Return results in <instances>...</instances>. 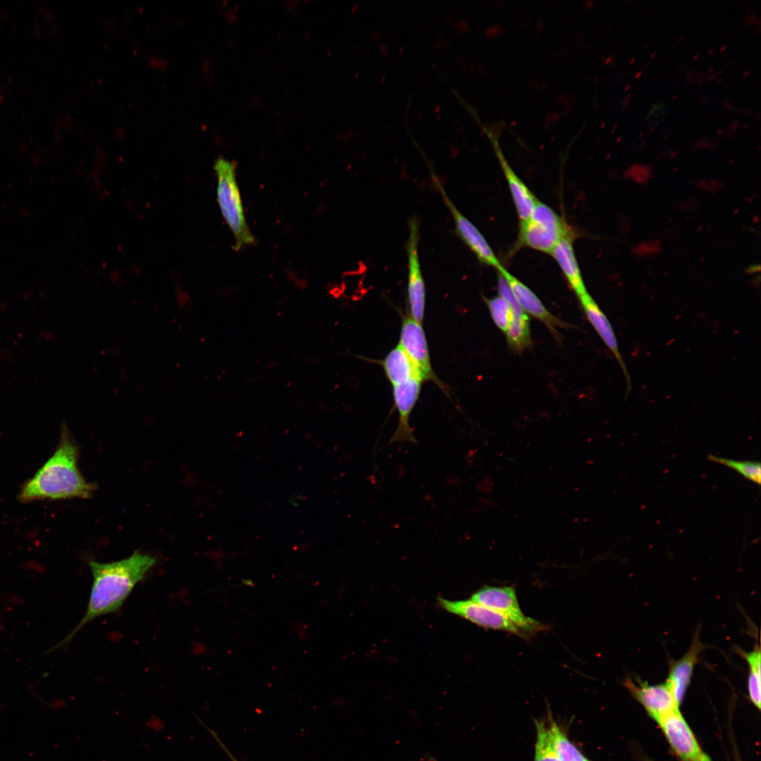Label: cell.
<instances>
[{"label":"cell","instance_id":"cell-30","mask_svg":"<svg viewBox=\"0 0 761 761\" xmlns=\"http://www.w3.org/2000/svg\"><path fill=\"white\" fill-rule=\"evenodd\" d=\"M655 55H656V52L652 53L651 56H650V58H653L655 56Z\"/></svg>","mask_w":761,"mask_h":761},{"label":"cell","instance_id":"cell-23","mask_svg":"<svg viewBox=\"0 0 761 761\" xmlns=\"http://www.w3.org/2000/svg\"><path fill=\"white\" fill-rule=\"evenodd\" d=\"M487 307L495 326L506 333L513 320V311L509 302L498 295L485 299Z\"/></svg>","mask_w":761,"mask_h":761},{"label":"cell","instance_id":"cell-2","mask_svg":"<svg viewBox=\"0 0 761 761\" xmlns=\"http://www.w3.org/2000/svg\"><path fill=\"white\" fill-rule=\"evenodd\" d=\"M78 449L66 424L61 428L59 442L54 454L18 494L22 502L41 500L89 498L96 485L85 481L78 468Z\"/></svg>","mask_w":761,"mask_h":761},{"label":"cell","instance_id":"cell-38","mask_svg":"<svg viewBox=\"0 0 761 761\" xmlns=\"http://www.w3.org/2000/svg\"><path fill=\"white\" fill-rule=\"evenodd\" d=\"M722 71H723V69H722V68H721V69H720V70H719V72H718V74H720V73H721V72H722Z\"/></svg>","mask_w":761,"mask_h":761},{"label":"cell","instance_id":"cell-32","mask_svg":"<svg viewBox=\"0 0 761 761\" xmlns=\"http://www.w3.org/2000/svg\"><path fill=\"white\" fill-rule=\"evenodd\" d=\"M712 52H713V49H710V51H708V55H710V54H712Z\"/></svg>","mask_w":761,"mask_h":761},{"label":"cell","instance_id":"cell-19","mask_svg":"<svg viewBox=\"0 0 761 761\" xmlns=\"http://www.w3.org/2000/svg\"><path fill=\"white\" fill-rule=\"evenodd\" d=\"M513 316V320L505 334L511 348L521 352L529 347L531 344L529 318L526 313Z\"/></svg>","mask_w":761,"mask_h":761},{"label":"cell","instance_id":"cell-26","mask_svg":"<svg viewBox=\"0 0 761 761\" xmlns=\"http://www.w3.org/2000/svg\"><path fill=\"white\" fill-rule=\"evenodd\" d=\"M641 72L640 71L636 74V79H638L641 76Z\"/></svg>","mask_w":761,"mask_h":761},{"label":"cell","instance_id":"cell-8","mask_svg":"<svg viewBox=\"0 0 761 761\" xmlns=\"http://www.w3.org/2000/svg\"><path fill=\"white\" fill-rule=\"evenodd\" d=\"M408 355L422 380H433L442 385L431 365L426 333L420 323L409 315L402 321L398 343Z\"/></svg>","mask_w":761,"mask_h":761},{"label":"cell","instance_id":"cell-40","mask_svg":"<svg viewBox=\"0 0 761 761\" xmlns=\"http://www.w3.org/2000/svg\"><path fill=\"white\" fill-rule=\"evenodd\" d=\"M648 44H645V45L644 47H643V49H645V48H646V47H648Z\"/></svg>","mask_w":761,"mask_h":761},{"label":"cell","instance_id":"cell-28","mask_svg":"<svg viewBox=\"0 0 761 761\" xmlns=\"http://www.w3.org/2000/svg\"><path fill=\"white\" fill-rule=\"evenodd\" d=\"M748 74H749V70H747V71H745V72L744 73V74H743V76H744V77H746L747 75H748Z\"/></svg>","mask_w":761,"mask_h":761},{"label":"cell","instance_id":"cell-4","mask_svg":"<svg viewBox=\"0 0 761 761\" xmlns=\"http://www.w3.org/2000/svg\"><path fill=\"white\" fill-rule=\"evenodd\" d=\"M570 233L564 220L552 209L538 201L530 218L520 223L519 245L550 254L559 240Z\"/></svg>","mask_w":761,"mask_h":761},{"label":"cell","instance_id":"cell-13","mask_svg":"<svg viewBox=\"0 0 761 761\" xmlns=\"http://www.w3.org/2000/svg\"><path fill=\"white\" fill-rule=\"evenodd\" d=\"M505 278L516 300L525 311L543 322L552 331L569 325L553 316L536 295L525 284L512 275L502 265L497 268Z\"/></svg>","mask_w":761,"mask_h":761},{"label":"cell","instance_id":"cell-39","mask_svg":"<svg viewBox=\"0 0 761 761\" xmlns=\"http://www.w3.org/2000/svg\"><path fill=\"white\" fill-rule=\"evenodd\" d=\"M722 132V129H720L719 131L718 132V135H719Z\"/></svg>","mask_w":761,"mask_h":761},{"label":"cell","instance_id":"cell-20","mask_svg":"<svg viewBox=\"0 0 761 761\" xmlns=\"http://www.w3.org/2000/svg\"><path fill=\"white\" fill-rule=\"evenodd\" d=\"M548 728L560 761H590L569 740L555 722L552 721Z\"/></svg>","mask_w":761,"mask_h":761},{"label":"cell","instance_id":"cell-34","mask_svg":"<svg viewBox=\"0 0 761 761\" xmlns=\"http://www.w3.org/2000/svg\"><path fill=\"white\" fill-rule=\"evenodd\" d=\"M676 99H677V95H674V97L672 98V101H674Z\"/></svg>","mask_w":761,"mask_h":761},{"label":"cell","instance_id":"cell-36","mask_svg":"<svg viewBox=\"0 0 761 761\" xmlns=\"http://www.w3.org/2000/svg\"><path fill=\"white\" fill-rule=\"evenodd\" d=\"M629 87H630V85H628V86H627V87H626L625 88V91H627V90H628V89H629Z\"/></svg>","mask_w":761,"mask_h":761},{"label":"cell","instance_id":"cell-24","mask_svg":"<svg viewBox=\"0 0 761 761\" xmlns=\"http://www.w3.org/2000/svg\"><path fill=\"white\" fill-rule=\"evenodd\" d=\"M737 654L741 655L747 662L749 667L748 684L758 686L761 683V653L759 645L755 644L753 649L746 652L740 648H736Z\"/></svg>","mask_w":761,"mask_h":761},{"label":"cell","instance_id":"cell-17","mask_svg":"<svg viewBox=\"0 0 761 761\" xmlns=\"http://www.w3.org/2000/svg\"><path fill=\"white\" fill-rule=\"evenodd\" d=\"M495 148L520 223L524 222L530 218L538 200L507 163L497 145H495Z\"/></svg>","mask_w":761,"mask_h":761},{"label":"cell","instance_id":"cell-29","mask_svg":"<svg viewBox=\"0 0 761 761\" xmlns=\"http://www.w3.org/2000/svg\"><path fill=\"white\" fill-rule=\"evenodd\" d=\"M698 58V54L695 55L694 57L693 58V61H695Z\"/></svg>","mask_w":761,"mask_h":761},{"label":"cell","instance_id":"cell-7","mask_svg":"<svg viewBox=\"0 0 761 761\" xmlns=\"http://www.w3.org/2000/svg\"><path fill=\"white\" fill-rule=\"evenodd\" d=\"M431 177L434 185L452 216L458 237L480 262L496 269L501 266V263L480 230L454 205L438 178L435 175H432Z\"/></svg>","mask_w":761,"mask_h":761},{"label":"cell","instance_id":"cell-18","mask_svg":"<svg viewBox=\"0 0 761 761\" xmlns=\"http://www.w3.org/2000/svg\"><path fill=\"white\" fill-rule=\"evenodd\" d=\"M380 364L392 386L401 385L415 378L423 380L415 366L399 344L386 354L380 361Z\"/></svg>","mask_w":761,"mask_h":761},{"label":"cell","instance_id":"cell-44","mask_svg":"<svg viewBox=\"0 0 761 761\" xmlns=\"http://www.w3.org/2000/svg\"><path fill=\"white\" fill-rule=\"evenodd\" d=\"M642 135H643V132H641L638 137H641Z\"/></svg>","mask_w":761,"mask_h":761},{"label":"cell","instance_id":"cell-1","mask_svg":"<svg viewBox=\"0 0 761 761\" xmlns=\"http://www.w3.org/2000/svg\"><path fill=\"white\" fill-rule=\"evenodd\" d=\"M155 562L154 557L138 551L116 562L90 561L93 579L86 612L75 628L47 653L67 645L83 626L94 619L117 611Z\"/></svg>","mask_w":761,"mask_h":761},{"label":"cell","instance_id":"cell-42","mask_svg":"<svg viewBox=\"0 0 761 761\" xmlns=\"http://www.w3.org/2000/svg\"><path fill=\"white\" fill-rule=\"evenodd\" d=\"M748 126V124H746L745 126H743V128L745 129Z\"/></svg>","mask_w":761,"mask_h":761},{"label":"cell","instance_id":"cell-37","mask_svg":"<svg viewBox=\"0 0 761 761\" xmlns=\"http://www.w3.org/2000/svg\"><path fill=\"white\" fill-rule=\"evenodd\" d=\"M721 82H722V78H720V79H719V80H718L717 83L719 84V83H720Z\"/></svg>","mask_w":761,"mask_h":761},{"label":"cell","instance_id":"cell-11","mask_svg":"<svg viewBox=\"0 0 761 761\" xmlns=\"http://www.w3.org/2000/svg\"><path fill=\"white\" fill-rule=\"evenodd\" d=\"M423 380L412 378L399 385L392 386V396L398 413V424L389 444L409 443L418 444L409 423L411 414L415 407L421 389Z\"/></svg>","mask_w":761,"mask_h":761},{"label":"cell","instance_id":"cell-9","mask_svg":"<svg viewBox=\"0 0 761 761\" xmlns=\"http://www.w3.org/2000/svg\"><path fill=\"white\" fill-rule=\"evenodd\" d=\"M657 723L673 750L683 761H711L700 747L679 710L662 717Z\"/></svg>","mask_w":761,"mask_h":761},{"label":"cell","instance_id":"cell-15","mask_svg":"<svg viewBox=\"0 0 761 761\" xmlns=\"http://www.w3.org/2000/svg\"><path fill=\"white\" fill-rule=\"evenodd\" d=\"M704 648L698 636L696 635L687 652L681 658L669 661V672L665 683L679 705L683 699L691 682L694 667L698 662L699 655Z\"/></svg>","mask_w":761,"mask_h":761},{"label":"cell","instance_id":"cell-21","mask_svg":"<svg viewBox=\"0 0 761 761\" xmlns=\"http://www.w3.org/2000/svg\"><path fill=\"white\" fill-rule=\"evenodd\" d=\"M534 761H560L548 727L536 721Z\"/></svg>","mask_w":761,"mask_h":761},{"label":"cell","instance_id":"cell-16","mask_svg":"<svg viewBox=\"0 0 761 761\" xmlns=\"http://www.w3.org/2000/svg\"><path fill=\"white\" fill-rule=\"evenodd\" d=\"M572 234L561 238L551 252L565 278L577 297L587 292L573 248Z\"/></svg>","mask_w":761,"mask_h":761},{"label":"cell","instance_id":"cell-3","mask_svg":"<svg viewBox=\"0 0 761 761\" xmlns=\"http://www.w3.org/2000/svg\"><path fill=\"white\" fill-rule=\"evenodd\" d=\"M218 178L217 201L221 212L235 237V248L240 249L252 244L254 237L247 225L234 164L223 157L216 160Z\"/></svg>","mask_w":761,"mask_h":761},{"label":"cell","instance_id":"cell-33","mask_svg":"<svg viewBox=\"0 0 761 761\" xmlns=\"http://www.w3.org/2000/svg\"><path fill=\"white\" fill-rule=\"evenodd\" d=\"M712 70H713V67H711L710 68H709V70H708V73H710V72H712Z\"/></svg>","mask_w":761,"mask_h":761},{"label":"cell","instance_id":"cell-27","mask_svg":"<svg viewBox=\"0 0 761 761\" xmlns=\"http://www.w3.org/2000/svg\"><path fill=\"white\" fill-rule=\"evenodd\" d=\"M725 48H726V45H724V46H723L722 47H721V49H720V51H721V52L724 51V50L725 49Z\"/></svg>","mask_w":761,"mask_h":761},{"label":"cell","instance_id":"cell-43","mask_svg":"<svg viewBox=\"0 0 761 761\" xmlns=\"http://www.w3.org/2000/svg\"><path fill=\"white\" fill-rule=\"evenodd\" d=\"M654 130H655V128H652V129L650 130V133H651V132H652V131H653Z\"/></svg>","mask_w":761,"mask_h":761},{"label":"cell","instance_id":"cell-25","mask_svg":"<svg viewBox=\"0 0 761 761\" xmlns=\"http://www.w3.org/2000/svg\"><path fill=\"white\" fill-rule=\"evenodd\" d=\"M198 719H199V718H198ZM199 722H201V723H202V724H203V725H204V726H205V728H206V729L208 730V731H209V732H210V734H211L212 735V736H213V737H214V738H215V740H216V741H217V743H218V745H220V747H221V748L223 749V751H224V752H225V753H226V755H228V757H229V758L230 759V760H231V761H239V760H237V758H236V757H235V756H234V755H233V754H232V753H230V750H228V748L226 747V745H225L224 744V743H223V741H221V738H219V736H218L217 735V734L216 733V731H214V730L211 729H210V728H209V727H208V726H207L206 725H205V724H204V723H202V721H201V719H199Z\"/></svg>","mask_w":761,"mask_h":761},{"label":"cell","instance_id":"cell-10","mask_svg":"<svg viewBox=\"0 0 761 761\" xmlns=\"http://www.w3.org/2000/svg\"><path fill=\"white\" fill-rule=\"evenodd\" d=\"M438 602L446 611L462 617L478 626L505 631L525 638L521 631L504 617L471 599L450 600L439 598Z\"/></svg>","mask_w":761,"mask_h":761},{"label":"cell","instance_id":"cell-6","mask_svg":"<svg viewBox=\"0 0 761 761\" xmlns=\"http://www.w3.org/2000/svg\"><path fill=\"white\" fill-rule=\"evenodd\" d=\"M419 221L415 216L408 222L409 235L406 242L407 256V304L409 315L423 323L426 307V286L419 255Z\"/></svg>","mask_w":761,"mask_h":761},{"label":"cell","instance_id":"cell-5","mask_svg":"<svg viewBox=\"0 0 761 761\" xmlns=\"http://www.w3.org/2000/svg\"><path fill=\"white\" fill-rule=\"evenodd\" d=\"M471 600L497 612L524 635L525 638L547 629V626L526 616L517 600L513 586H484L474 593Z\"/></svg>","mask_w":761,"mask_h":761},{"label":"cell","instance_id":"cell-31","mask_svg":"<svg viewBox=\"0 0 761 761\" xmlns=\"http://www.w3.org/2000/svg\"><path fill=\"white\" fill-rule=\"evenodd\" d=\"M635 60H636V58H635V57H633V58H632V59H631V60L630 61V64H632V63H633L634 62V61H635Z\"/></svg>","mask_w":761,"mask_h":761},{"label":"cell","instance_id":"cell-22","mask_svg":"<svg viewBox=\"0 0 761 761\" xmlns=\"http://www.w3.org/2000/svg\"><path fill=\"white\" fill-rule=\"evenodd\" d=\"M707 458L713 462L735 470L745 478L755 483L757 485L760 484L761 467L759 462L735 460L718 457L712 454H708Z\"/></svg>","mask_w":761,"mask_h":761},{"label":"cell","instance_id":"cell-41","mask_svg":"<svg viewBox=\"0 0 761 761\" xmlns=\"http://www.w3.org/2000/svg\"><path fill=\"white\" fill-rule=\"evenodd\" d=\"M652 123H653V120L650 121V123H648V125H651L652 124Z\"/></svg>","mask_w":761,"mask_h":761},{"label":"cell","instance_id":"cell-35","mask_svg":"<svg viewBox=\"0 0 761 761\" xmlns=\"http://www.w3.org/2000/svg\"><path fill=\"white\" fill-rule=\"evenodd\" d=\"M683 36H681V37L679 38V41H678V42H681V40L683 39Z\"/></svg>","mask_w":761,"mask_h":761},{"label":"cell","instance_id":"cell-14","mask_svg":"<svg viewBox=\"0 0 761 761\" xmlns=\"http://www.w3.org/2000/svg\"><path fill=\"white\" fill-rule=\"evenodd\" d=\"M579 299L588 321L596 330L605 345L614 356L621 366L626 377L628 386L627 390L629 392L631 387L630 376L619 352L618 342L610 321L588 292L579 297Z\"/></svg>","mask_w":761,"mask_h":761},{"label":"cell","instance_id":"cell-12","mask_svg":"<svg viewBox=\"0 0 761 761\" xmlns=\"http://www.w3.org/2000/svg\"><path fill=\"white\" fill-rule=\"evenodd\" d=\"M625 686L657 722L679 710V705L666 683L650 685L637 679L635 681L627 679Z\"/></svg>","mask_w":761,"mask_h":761}]
</instances>
